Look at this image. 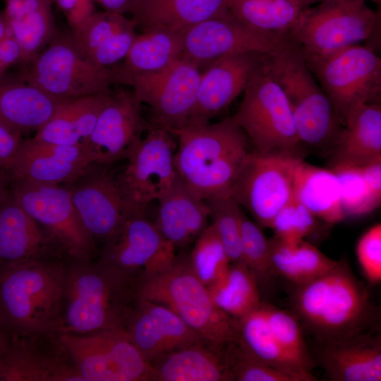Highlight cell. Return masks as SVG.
<instances>
[{
	"instance_id": "cb8c5ba5",
	"label": "cell",
	"mask_w": 381,
	"mask_h": 381,
	"mask_svg": "<svg viewBox=\"0 0 381 381\" xmlns=\"http://www.w3.org/2000/svg\"><path fill=\"white\" fill-rule=\"evenodd\" d=\"M57 260H69L11 194L0 204V265Z\"/></svg>"
},
{
	"instance_id": "f1b7e54d",
	"label": "cell",
	"mask_w": 381,
	"mask_h": 381,
	"mask_svg": "<svg viewBox=\"0 0 381 381\" xmlns=\"http://www.w3.org/2000/svg\"><path fill=\"white\" fill-rule=\"evenodd\" d=\"M155 224L174 248L195 240L208 226L209 209L177 176L171 188L158 200Z\"/></svg>"
},
{
	"instance_id": "e575fe53",
	"label": "cell",
	"mask_w": 381,
	"mask_h": 381,
	"mask_svg": "<svg viewBox=\"0 0 381 381\" xmlns=\"http://www.w3.org/2000/svg\"><path fill=\"white\" fill-rule=\"evenodd\" d=\"M233 341L255 358L286 373L295 381H304L273 334L265 303L260 302L253 310L235 319Z\"/></svg>"
},
{
	"instance_id": "603a6c76",
	"label": "cell",
	"mask_w": 381,
	"mask_h": 381,
	"mask_svg": "<svg viewBox=\"0 0 381 381\" xmlns=\"http://www.w3.org/2000/svg\"><path fill=\"white\" fill-rule=\"evenodd\" d=\"M90 163L82 146L24 140L7 170L11 181L66 184Z\"/></svg>"
},
{
	"instance_id": "7dc6e473",
	"label": "cell",
	"mask_w": 381,
	"mask_h": 381,
	"mask_svg": "<svg viewBox=\"0 0 381 381\" xmlns=\"http://www.w3.org/2000/svg\"><path fill=\"white\" fill-rule=\"evenodd\" d=\"M356 256L362 272L372 284L381 281V224L370 227L359 239Z\"/></svg>"
},
{
	"instance_id": "d6986e66",
	"label": "cell",
	"mask_w": 381,
	"mask_h": 381,
	"mask_svg": "<svg viewBox=\"0 0 381 381\" xmlns=\"http://www.w3.org/2000/svg\"><path fill=\"white\" fill-rule=\"evenodd\" d=\"M109 166L89 163L74 181L64 184L78 215L97 244L104 243L131 214Z\"/></svg>"
},
{
	"instance_id": "f6af8a7d",
	"label": "cell",
	"mask_w": 381,
	"mask_h": 381,
	"mask_svg": "<svg viewBox=\"0 0 381 381\" xmlns=\"http://www.w3.org/2000/svg\"><path fill=\"white\" fill-rule=\"evenodd\" d=\"M315 217L294 196L274 218V236L286 243L303 240L315 226Z\"/></svg>"
},
{
	"instance_id": "b9f144b4",
	"label": "cell",
	"mask_w": 381,
	"mask_h": 381,
	"mask_svg": "<svg viewBox=\"0 0 381 381\" xmlns=\"http://www.w3.org/2000/svg\"><path fill=\"white\" fill-rule=\"evenodd\" d=\"M188 258L193 272L207 287L218 280L230 264L224 248L212 224L195 238Z\"/></svg>"
},
{
	"instance_id": "6125c7cd",
	"label": "cell",
	"mask_w": 381,
	"mask_h": 381,
	"mask_svg": "<svg viewBox=\"0 0 381 381\" xmlns=\"http://www.w3.org/2000/svg\"><path fill=\"white\" fill-rule=\"evenodd\" d=\"M149 1V0H148Z\"/></svg>"
},
{
	"instance_id": "5bb4252c",
	"label": "cell",
	"mask_w": 381,
	"mask_h": 381,
	"mask_svg": "<svg viewBox=\"0 0 381 381\" xmlns=\"http://www.w3.org/2000/svg\"><path fill=\"white\" fill-rule=\"evenodd\" d=\"M301 159L248 152L231 196L258 226L270 228L275 216L293 196L294 172Z\"/></svg>"
},
{
	"instance_id": "7a4b0ae2",
	"label": "cell",
	"mask_w": 381,
	"mask_h": 381,
	"mask_svg": "<svg viewBox=\"0 0 381 381\" xmlns=\"http://www.w3.org/2000/svg\"><path fill=\"white\" fill-rule=\"evenodd\" d=\"M138 280L99 260H68L61 333L126 329L139 299Z\"/></svg>"
},
{
	"instance_id": "f35d334b",
	"label": "cell",
	"mask_w": 381,
	"mask_h": 381,
	"mask_svg": "<svg viewBox=\"0 0 381 381\" xmlns=\"http://www.w3.org/2000/svg\"><path fill=\"white\" fill-rule=\"evenodd\" d=\"M207 288L215 305L234 319L261 302L257 279L243 261L230 262L225 273Z\"/></svg>"
},
{
	"instance_id": "2e32d148",
	"label": "cell",
	"mask_w": 381,
	"mask_h": 381,
	"mask_svg": "<svg viewBox=\"0 0 381 381\" xmlns=\"http://www.w3.org/2000/svg\"><path fill=\"white\" fill-rule=\"evenodd\" d=\"M61 333L8 336L0 341L1 381H83Z\"/></svg>"
},
{
	"instance_id": "1f68e13d",
	"label": "cell",
	"mask_w": 381,
	"mask_h": 381,
	"mask_svg": "<svg viewBox=\"0 0 381 381\" xmlns=\"http://www.w3.org/2000/svg\"><path fill=\"white\" fill-rule=\"evenodd\" d=\"M230 15L226 0H149L132 19L143 31L161 29L183 34L202 21Z\"/></svg>"
},
{
	"instance_id": "d6a6232c",
	"label": "cell",
	"mask_w": 381,
	"mask_h": 381,
	"mask_svg": "<svg viewBox=\"0 0 381 381\" xmlns=\"http://www.w3.org/2000/svg\"><path fill=\"white\" fill-rule=\"evenodd\" d=\"M11 35L22 49L20 62L30 63L56 35L54 0H4Z\"/></svg>"
},
{
	"instance_id": "ee69618b",
	"label": "cell",
	"mask_w": 381,
	"mask_h": 381,
	"mask_svg": "<svg viewBox=\"0 0 381 381\" xmlns=\"http://www.w3.org/2000/svg\"><path fill=\"white\" fill-rule=\"evenodd\" d=\"M241 257L258 285H266L270 282L274 274L271 265L269 240L260 226L250 220L244 213L241 217Z\"/></svg>"
},
{
	"instance_id": "44dd1931",
	"label": "cell",
	"mask_w": 381,
	"mask_h": 381,
	"mask_svg": "<svg viewBox=\"0 0 381 381\" xmlns=\"http://www.w3.org/2000/svg\"><path fill=\"white\" fill-rule=\"evenodd\" d=\"M264 54L238 53L219 58L200 75L196 100L186 126H200L227 107L244 91Z\"/></svg>"
},
{
	"instance_id": "4dcf8cb0",
	"label": "cell",
	"mask_w": 381,
	"mask_h": 381,
	"mask_svg": "<svg viewBox=\"0 0 381 381\" xmlns=\"http://www.w3.org/2000/svg\"><path fill=\"white\" fill-rule=\"evenodd\" d=\"M110 90L61 101L34 138L49 143L78 145L92 133L98 116L109 100Z\"/></svg>"
},
{
	"instance_id": "94428289",
	"label": "cell",
	"mask_w": 381,
	"mask_h": 381,
	"mask_svg": "<svg viewBox=\"0 0 381 381\" xmlns=\"http://www.w3.org/2000/svg\"><path fill=\"white\" fill-rule=\"evenodd\" d=\"M1 76V75H0Z\"/></svg>"
},
{
	"instance_id": "6da1fadb",
	"label": "cell",
	"mask_w": 381,
	"mask_h": 381,
	"mask_svg": "<svg viewBox=\"0 0 381 381\" xmlns=\"http://www.w3.org/2000/svg\"><path fill=\"white\" fill-rule=\"evenodd\" d=\"M291 304L301 325L322 344L370 332L377 321L367 287L344 260L296 286Z\"/></svg>"
},
{
	"instance_id": "83f0119b",
	"label": "cell",
	"mask_w": 381,
	"mask_h": 381,
	"mask_svg": "<svg viewBox=\"0 0 381 381\" xmlns=\"http://www.w3.org/2000/svg\"><path fill=\"white\" fill-rule=\"evenodd\" d=\"M61 101L21 77L0 76V123L21 135L37 131Z\"/></svg>"
},
{
	"instance_id": "7402d4cb",
	"label": "cell",
	"mask_w": 381,
	"mask_h": 381,
	"mask_svg": "<svg viewBox=\"0 0 381 381\" xmlns=\"http://www.w3.org/2000/svg\"><path fill=\"white\" fill-rule=\"evenodd\" d=\"M125 331L150 365L170 352L204 339L167 307L140 298Z\"/></svg>"
},
{
	"instance_id": "ac0fdd59",
	"label": "cell",
	"mask_w": 381,
	"mask_h": 381,
	"mask_svg": "<svg viewBox=\"0 0 381 381\" xmlns=\"http://www.w3.org/2000/svg\"><path fill=\"white\" fill-rule=\"evenodd\" d=\"M97 260L111 266L138 282L169 267L175 248L145 214L127 217L103 243Z\"/></svg>"
},
{
	"instance_id": "30bf717a",
	"label": "cell",
	"mask_w": 381,
	"mask_h": 381,
	"mask_svg": "<svg viewBox=\"0 0 381 381\" xmlns=\"http://www.w3.org/2000/svg\"><path fill=\"white\" fill-rule=\"evenodd\" d=\"M30 64L21 78L61 100L109 90L116 83L114 66L100 67L85 59L71 35H56Z\"/></svg>"
},
{
	"instance_id": "680465c9",
	"label": "cell",
	"mask_w": 381,
	"mask_h": 381,
	"mask_svg": "<svg viewBox=\"0 0 381 381\" xmlns=\"http://www.w3.org/2000/svg\"><path fill=\"white\" fill-rule=\"evenodd\" d=\"M296 1H298L301 5H303V6L306 7V6H305V1H306V0H296Z\"/></svg>"
},
{
	"instance_id": "f907efd6",
	"label": "cell",
	"mask_w": 381,
	"mask_h": 381,
	"mask_svg": "<svg viewBox=\"0 0 381 381\" xmlns=\"http://www.w3.org/2000/svg\"><path fill=\"white\" fill-rule=\"evenodd\" d=\"M21 47L13 35H8L0 42V75H4L11 65L20 62Z\"/></svg>"
},
{
	"instance_id": "4316f807",
	"label": "cell",
	"mask_w": 381,
	"mask_h": 381,
	"mask_svg": "<svg viewBox=\"0 0 381 381\" xmlns=\"http://www.w3.org/2000/svg\"><path fill=\"white\" fill-rule=\"evenodd\" d=\"M320 361L332 381H380V335L372 332L322 344Z\"/></svg>"
},
{
	"instance_id": "d4e9b609",
	"label": "cell",
	"mask_w": 381,
	"mask_h": 381,
	"mask_svg": "<svg viewBox=\"0 0 381 381\" xmlns=\"http://www.w3.org/2000/svg\"><path fill=\"white\" fill-rule=\"evenodd\" d=\"M136 24L123 14L95 11L72 28L80 53L100 67H111L124 59L138 34Z\"/></svg>"
},
{
	"instance_id": "52a82bcc",
	"label": "cell",
	"mask_w": 381,
	"mask_h": 381,
	"mask_svg": "<svg viewBox=\"0 0 381 381\" xmlns=\"http://www.w3.org/2000/svg\"><path fill=\"white\" fill-rule=\"evenodd\" d=\"M303 54L342 126L355 107L380 103L381 59L373 48L355 44L325 56Z\"/></svg>"
},
{
	"instance_id": "9f6ffc18",
	"label": "cell",
	"mask_w": 381,
	"mask_h": 381,
	"mask_svg": "<svg viewBox=\"0 0 381 381\" xmlns=\"http://www.w3.org/2000/svg\"><path fill=\"white\" fill-rule=\"evenodd\" d=\"M331 1V0H306L305 1V6L306 7H310V5L315 4V3H321V2H324V1Z\"/></svg>"
},
{
	"instance_id": "bcb514c9",
	"label": "cell",
	"mask_w": 381,
	"mask_h": 381,
	"mask_svg": "<svg viewBox=\"0 0 381 381\" xmlns=\"http://www.w3.org/2000/svg\"><path fill=\"white\" fill-rule=\"evenodd\" d=\"M234 380L236 381H295L286 373L255 358L235 341L226 344Z\"/></svg>"
},
{
	"instance_id": "8d00e7d4",
	"label": "cell",
	"mask_w": 381,
	"mask_h": 381,
	"mask_svg": "<svg viewBox=\"0 0 381 381\" xmlns=\"http://www.w3.org/2000/svg\"><path fill=\"white\" fill-rule=\"evenodd\" d=\"M226 6L245 27L289 37L307 8L296 0H226Z\"/></svg>"
},
{
	"instance_id": "9a60e30c",
	"label": "cell",
	"mask_w": 381,
	"mask_h": 381,
	"mask_svg": "<svg viewBox=\"0 0 381 381\" xmlns=\"http://www.w3.org/2000/svg\"><path fill=\"white\" fill-rule=\"evenodd\" d=\"M200 71L181 57L159 71L121 76L116 83L131 86L140 102L150 107L155 126L172 134L187 125L196 100Z\"/></svg>"
},
{
	"instance_id": "ba28073f",
	"label": "cell",
	"mask_w": 381,
	"mask_h": 381,
	"mask_svg": "<svg viewBox=\"0 0 381 381\" xmlns=\"http://www.w3.org/2000/svg\"><path fill=\"white\" fill-rule=\"evenodd\" d=\"M243 93L231 118L251 140L256 152L302 159L303 145L297 135L286 97L262 71L261 64L251 75Z\"/></svg>"
},
{
	"instance_id": "8fae6325",
	"label": "cell",
	"mask_w": 381,
	"mask_h": 381,
	"mask_svg": "<svg viewBox=\"0 0 381 381\" xmlns=\"http://www.w3.org/2000/svg\"><path fill=\"white\" fill-rule=\"evenodd\" d=\"M11 194L69 260H92L98 255L64 184L11 181Z\"/></svg>"
},
{
	"instance_id": "f5cc1de1",
	"label": "cell",
	"mask_w": 381,
	"mask_h": 381,
	"mask_svg": "<svg viewBox=\"0 0 381 381\" xmlns=\"http://www.w3.org/2000/svg\"><path fill=\"white\" fill-rule=\"evenodd\" d=\"M106 11L125 14L135 13L148 0H94Z\"/></svg>"
},
{
	"instance_id": "7bdbcfd3",
	"label": "cell",
	"mask_w": 381,
	"mask_h": 381,
	"mask_svg": "<svg viewBox=\"0 0 381 381\" xmlns=\"http://www.w3.org/2000/svg\"><path fill=\"white\" fill-rule=\"evenodd\" d=\"M330 169L338 181L345 217L366 214L380 206L367 187L361 167L338 164Z\"/></svg>"
},
{
	"instance_id": "277c9868",
	"label": "cell",
	"mask_w": 381,
	"mask_h": 381,
	"mask_svg": "<svg viewBox=\"0 0 381 381\" xmlns=\"http://www.w3.org/2000/svg\"><path fill=\"white\" fill-rule=\"evenodd\" d=\"M179 148L174 165L179 177L197 198L231 196L244 162L247 136L231 117L174 131Z\"/></svg>"
},
{
	"instance_id": "836d02e7",
	"label": "cell",
	"mask_w": 381,
	"mask_h": 381,
	"mask_svg": "<svg viewBox=\"0 0 381 381\" xmlns=\"http://www.w3.org/2000/svg\"><path fill=\"white\" fill-rule=\"evenodd\" d=\"M293 196L315 217L329 224L344 219L337 179L329 169L298 163L294 176Z\"/></svg>"
},
{
	"instance_id": "484cf974",
	"label": "cell",
	"mask_w": 381,
	"mask_h": 381,
	"mask_svg": "<svg viewBox=\"0 0 381 381\" xmlns=\"http://www.w3.org/2000/svg\"><path fill=\"white\" fill-rule=\"evenodd\" d=\"M152 381H233L226 344L205 339L151 363Z\"/></svg>"
},
{
	"instance_id": "d590c367",
	"label": "cell",
	"mask_w": 381,
	"mask_h": 381,
	"mask_svg": "<svg viewBox=\"0 0 381 381\" xmlns=\"http://www.w3.org/2000/svg\"><path fill=\"white\" fill-rule=\"evenodd\" d=\"M183 34L161 29L143 30L133 41L121 66H114L121 76L159 71L181 58Z\"/></svg>"
},
{
	"instance_id": "816d5d0a",
	"label": "cell",
	"mask_w": 381,
	"mask_h": 381,
	"mask_svg": "<svg viewBox=\"0 0 381 381\" xmlns=\"http://www.w3.org/2000/svg\"><path fill=\"white\" fill-rule=\"evenodd\" d=\"M365 182L375 200L381 202V158L361 167Z\"/></svg>"
},
{
	"instance_id": "8992f818",
	"label": "cell",
	"mask_w": 381,
	"mask_h": 381,
	"mask_svg": "<svg viewBox=\"0 0 381 381\" xmlns=\"http://www.w3.org/2000/svg\"><path fill=\"white\" fill-rule=\"evenodd\" d=\"M140 298L163 305L202 338L217 344L234 339L235 319L214 303L207 286L193 272L188 255H176L164 270L140 279Z\"/></svg>"
},
{
	"instance_id": "9c48e42d",
	"label": "cell",
	"mask_w": 381,
	"mask_h": 381,
	"mask_svg": "<svg viewBox=\"0 0 381 381\" xmlns=\"http://www.w3.org/2000/svg\"><path fill=\"white\" fill-rule=\"evenodd\" d=\"M380 25L365 0H331L307 7L290 38L303 52L325 56L372 38Z\"/></svg>"
},
{
	"instance_id": "60d3db41",
	"label": "cell",
	"mask_w": 381,
	"mask_h": 381,
	"mask_svg": "<svg viewBox=\"0 0 381 381\" xmlns=\"http://www.w3.org/2000/svg\"><path fill=\"white\" fill-rule=\"evenodd\" d=\"M209 217L224 248L230 262L242 261V207L230 195L214 197L204 200Z\"/></svg>"
},
{
	"instance_id": "3957f363",
	"label": "cell",
	"mask_w": 381,
	"mask_h": 381,
	"mask_svg": "<svg viewBox=\"0 0 381 381\" xmlns=\"http://www.w3.org/2000/svg\"><path fill=\"white\" fill-rule=\"evenodd\" d=\"M68 261L0 265V328L4 333H61Z\"/></svg>"
},
{
	"instance_id": "91938a15",
	"label": "cell",
	"mask_w": 381,
	"mask_h": 381,
	"mask_svg": "<svg viewBox=\"0 0 381 381\" xmlns=\"http://www.w3.org/2000/svg\"><path fill=\"white\" fill-rule=\"evenodd\" d=\"M370 1H373L374 3L379 4L381 2V0H370Z\"/></svg>"
},
{
	"instance_id": "681fc988",
	"label": "cell",
	"mask_w": 381,
	"mask_h": 381,
	"mask_svg": "<svg viewBox=\"0 0 381 381\" xmlns=\"http://www.w3.org/2000/svg\"><path fill=\"white\" fill-rule=\"evenodd\" d=\"M94 0H54L65 15L71 27L79 24L93 13Z\"/></svg>"
},
{
	"instance_id": "4fadbf2b",
	"label": "cell",
	"mask_w": 381,
	"mask_h": 381,
	"mask_svg": "<svg viewBox=\"0 0 381 381\" xmlns=\"http://www.w3.org/2000/svg\"><path fill=\"white\" fill-rule=\"evenodd\" d=\"M166 129L148 127L127 157L123 171L116 176L128 211L145 214L147 206L163 197L177 176L175 143Z\"/></svg>"
},
{
	"instance_id": "c3c4849f",
	"label": "cell",
	"mask_w": 381,
	"mask_h": 381,
	"mask_svg": "<svg viewBox=\"0 0 381 381\" xmlns=\"http://www.w3.org/2000/svg\"><path fill=\"white\" fill-rule=\"evenodd\" d=\"M23 141L21 134L0 123V171L8 169Z\"/></svg>"
},
{
	"instance_id": "ffe728a7",
	"label": "cell",
	"mask_w": 381,
	"mask_h": 381,
	"mask_svg": "<svg viewBox=\"0 0 381 381\" xmlns=\"http://www.w3.org/2000/svg\"><path fill=\"white\" fill-rule=\"evenodd\" d=\"M141 104L133 90L111 93L92 133L80 144L90 163L109 166L126 159L148 128L141 116Z\"/></svg>"
},
{
	"instance_id": "11a10c76",
	"label": "cell",
	"mask_w": 381,
	"mask_h": 381,
	"mask_svg": "<svg viewBox=\"0 0 381 381\" xmlns=\"http://www.w3.org/2000/svg\"><path fill=\"white\" fill-rule=\"evenodd\" d=\"M8 35H12L4 11H0V42Z\"/></svg>"
},
{
	"instance_id": "f546056e",
	"label": "cell",
	"mask_w": 381,
	"mask_h": 381,
	"mask_svg": "<svg viewBox=\"0 0 381 381\" xmlns=\"http://www.w3.org/2000/svg\"><path fill=\"white\" fill-rule=\"evenodd\" d=\"M332 153V165L363 167L381 158L380 103L362 104L349 112Z\"/></svg>"
},
{
	"instance_id": "74e56055",
	"label": "cell",
	"mask_w": 381,
	"mask_h": 381,
	"mask_svg": "<svg viewBox=\"0 0 381 381\" xmlns=\"http://www.w3.org/2000/svg\"><path fill=\"white\" fill-rule=\"evenodd\" d=\"M269 243L274 274L280 275L296 286L318 278L338 262L304 239L290 243L274 236Z\"/></svg>"
},
{
	"instance_id": "6f0895ef",
	"label": "cell",
	"mask_w": 381,
	"mask_h": 381,
	"mask_svg": "<svg viewBox=\"0 0 381 381\" xmlns=\"http://www.w3.org/2000/svg\"><path fill=\"white\" fill-rule=\"evenodd\" d=\"M8 335L0 328V341L5 339Z\"/></svg>"
},
{
	"instance_id": "db71d44e",
	"label": "cell",
	"mask_w": 381,
	"mask_h": 381,
	"mask_svg": "<svg viewBox=\"0 0 381 381\" xmlns=\"http://www.w3.org/2000/svg\"><path fill=\"white\" fill-rule=\"evenodd\" d=\"M11 194V179L7 171H0V204Z\"/></svg>"
},
{
	"instance_id": "ab89813d",
	"label": "cell",
	"mask_w": 381,
	"mask_h": 381,
	"mask_svg": "<svg viewBox=\"0 0 381 381\" xmlns=\"http://www.w3.org/2000/svg\"><path fill=\"white\" fill-rule=\"evenodd\" d=\"M270 327L279 344L295 365L304 381L315 380L314 362L303 338L301 325L294 315L265 303Z\"/></svg>"
},
{
	"instance_id": "7c38bea8",
	"label": "cell",
	"mask_w": 381,
	"mask_h": 381,
	"mask_svg": "<svg viewBox=\"0 0 381 381\" xmlns=\"http://www.w3.org/2000/svg\"><path fill=\"white\" fill-rule=\"evenodd\" d=\"M83 381H150L152 366L121 329L61 333Z\"/></svg>"
},
{
	"instance_id": "5b68a950",
	"label": "cell",
	"mask_w": 381,
	"mask_h": 381,
	"mask_svg": "<svg viewBox=\"0 0 381 381\" xmlns=\"http://www.w3.org/2000/svg\"><path fill=\"white\" fill-rule=\"evenodd\" d=\"M261 68L282 90L303 145L332 151L343 126L297 44L264 54Z\"/></svg>"
},
{
	"instance_id": "e0dca14e",
	"label": "cell",
	"mask_w": 381,
	"mask_h": 381,
	"mask_svg": "<svg viewBox=\"0 0 381 381\" xmlns=\"http://www.w3.org/2000/svg\"><path fill=\"white\" fill-rule=\"evenodd\" d=\"M296 44L290 37L249 29L231 15L211 18L183 34L181 58L200 70L216 59L238 53L270 54Z\"/></svg>"
}]
</instances>
